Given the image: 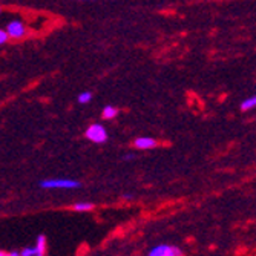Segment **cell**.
Here are the masks:
<instances>
[{
	"label": "cell",
	"instance_id": "cell-1",
	"mask_svg": "<svg viewBox=\"0 0 256 256\" xmlns=\"http://www.w3.org/2000/svg\"><path fill=\"white\" fill-rule=\"evenodd\" d=\"M80 182L76 180H43L40 181V188L43 189H78L80 188Z\"/></svg>",
	"mask_w": 256,
	"mask_h": 256
},
{
	"label": "cell",
	"instance_id": "cell-2",
	"mask_svg": "<svg viewBox=\"0 0 256 256\" xmlns=\"http://www.w3.org/2000/svg\"><path fill=\"white\" fill-rule=\"evenodd\" d=\"M84 135L89 142L97 143V144H103L108 142V132H106L104 126H102V124H90L86 129Z\"/></svg>",
	"mask_w": 256,
	"mask_h": 256
},
{
	"label": "cell",
	"instance_id": "cell-3",
	"mask_svg": "<svg viewBox=\"0 0 256 256\" xmlns=\"http://www.w3.org/2000/svg\"><path fill=\"white\" fill-rule=\"evenodd\" d=\"M150 256H181L182 250L178 248L176 246H170V244H160L156 247H154L149 252Z\"/></svg>",
	"mask_w": 256,
	"mask_h": 256
},
{
	"label": "cell",
	"instance_id": "cell-4",
	"mask_svg": "<svg viewBox=\"0 0 256 256\" xmlns=\"http://www.w3.org/2000/svg\"><path fill=\"white\" fill-rule=\"evenodd\" d=\"M6 31H8L10 37H12V38H22L23 36H25V32H26L25 25H23V22H20V20L10 22L8 25H6Z\"/></svg>",
	"mask_w": 256,
	"mask_h": 256
},
{
	"label": "cell",
	"instance_id": "cell-5",
	"mask_svg": "<svg viewBox=\"0 0 256 256\" xmlns=\"http://www.w3.org/2000/svg\"><path fill=\"white\" fill-rule=\"evenodd\" d=\"M134 146H135L136 149L148 150V149L155 148V146H156V142H155L154 138H150V136H138V138H135Z\"/></svg>",
	"mask_w": 256,
	"mask_h": 256
},
{
	"label": "cell",
	"instance_id": "cell-6",
	"mask_svg": "<svg viewBox=\"0 0 256 256\" xmlns=\"http://www.w3.org/2000/svg\"><path fill=\"white\" fill-rule=\"evenodd\" d=\"M46 246H48V241H46V236H44V235H38V236H37V240H36V247L38 248L40 256L46 253Z\"/></svg>",
	"mask_w": 256,
	"mask_h": 256
},
{
	"label": "cell",
	"instance_id": "cell-7",
	"mask_svg": "<svg viewBox=\"0 0 256 256\" xmlns=\"http://www.w3.org/2000/svg\"><path fill=\"white\" fill-rule=\"evenodd\" d=\"M117 114H118V109H117V108H114V106L108 104V106L103 109V118H104V120H110V118H114Z\"/></svg>",
	"mask_w": 256,
	"mask_h": 256
},
{
	"label": "cell",
	"instance_id": "cell-8",
	"mask_svg": "<svg viewBox=\"0 0 256 256\" xmlns=\"http://www.w3.org/2000/svg\"><path fill=\"white\" fill-rule=\"evenodd\" d=\"M94 208V204L92 202H77V204H74V210L76 212H89V210H92Z\"/></svg>",
	"mask_w": 256,
	"mask_h": 256
},
{
	"label": "cell",
	"instance_id": "cell-9",
	"mask_svg": "<svg viewBox=\"0 0 256 256\" xmlns=\"http://www.w3.org/2000/svg\"><path fill=\"white\" fill-rule=\"evenodd\" d=\"M253 108H256V96L248 97V98H246V100L241 103V110H250V109H253Z\"/></svg>",
	"mask_w": 256,
	"mask_h": 256
},
{
	"label": "cell",
	"instance_id": "cell-10",
	"mask_svg": "<svg viewBox=\"0 0 256 256\" xmlns=\"http://www.w3.org/2000/svg\"><path fill=\"white\" fill-rule=\"evenodd\" d=\"M20 254H22V256H40V252H38V248H37L36 244H34V247H26V248H23V250L20 252Z\"/></svg>",
	"mask_w": 256,
	"mask_h": 256
},
{
	"label": "cell",
	"instance_id": "cell-11",
	"mask_svg": "<svg viewBox=\"0 0 256 256\" xmlns=\"http://www.w3.org/2000/svg\"><path fill=\"white\" fill-rule=\"evenodd\" d=\"M90 100H92V94H90V92H82V94L78 96V103H82V104H86Z\"/></svg>",
	"mask_w": 256,
	"mask_h": 256
},
{
	"label": "cell",
	"instance_id": "cell-12",
	"mask_svg": "<svg viewBox=\"0 0 256 256\" xmlns=\"http://www.w3.org/2000/svg\"><path fill=\"white\" fill-rule=\"evenodd\" d=\"M8 37H10L8 31H0V44H5L8 42Z\"/></svg>",
	"mask_w": 256,
	"mask_h": 256
},
{
	"label": "cell",
	"instance_id": "cell-13",
	"mask_svg": "<svg viewBox=\"0 0 256 256\" xmlns=\"http://www.w3.org/2000/svg\"><path fill=\"white\" fill-rule=\"evenodd\" d=\"M134 158H135V155H134V154H128V155H124V156H123V160H126V161H128V160H134Z\"/></svg>",
	"mask_w": 256,
	"mask_h": 256
},
{
	"label": "cell",
	"instance_id": "cell-14",
	"mask_svg": "<svg viewBox=\"0 0 256 256\" xmlns=\"http://www.w3.org/2000/svg\"><path fill=\"white\" fill-rule=\"evenodd\" d=\"M80 2H83V0H80Z\"/></svg>",
	"mask_w": 256,
	"mask_h": 256
}]
</instances>
